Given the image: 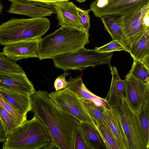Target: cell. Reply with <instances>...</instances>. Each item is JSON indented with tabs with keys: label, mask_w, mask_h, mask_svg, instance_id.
<instances>
[{
	"label": "cell",
	"mask_w": 149,
	"mask_h": 149,
	"mask_svg": "<svg viewBox=\"0 0 149 149\" xmlns=\"http://www.w3.org/2000/svg\"><path fill=\"white\" fill-rule=\"evenodd\" d=\"M31 111L44 125L51 141L59 149H74V139L80 122L59 107L47 91L39 90L31 96Z\"/></svg>",
	"instance_id": "1"
},
{
	"label": "cell",
	"mask_w": 149,
	"mask_h": 149,
	"mask_svg": "<svg viewBox=\"0 0 149 149\" xmlns=\"http://www.w3.org/2000/svg\"><path fill=\"white\" fill-rule=\"evenodd\" d=\"M88 31L62 26L41 38L37 55L40 60L74 52L89 43Z\"/></svg>",
	"instance_id": "2"
},
{
	"label": "cell",
	"mask_w": 149,
	"mask_h": 149,
	"mask_svg": "<svg viewBox=\"0 0 149 149\" xmlns=\"http://www.w3.org/2000/svg\"><path fill=\"white\" fill-rule=\"evenodd\" d=\"M51 141L44 125L34 115L7 135L3 149H46Z\"/></svg>",
	"instance_id": "3"
},
{
	"label": "cell",
	"mask_w": 149,
	"mask_h": 149,
	"mask_svg": "<svg viewBox=\"0 0 149 149\" xmlns=\"http://www.w3.org/2000/svg\"><path fill=\"white\" fill-rule=\"evenodd\" d=\"M50 26L49 20L44 17L11 19L0 26V44L41 38Z\"/></svg>",
	"instance_id": "4"
},
{
	"label": "cell",
	"mask_w": 149,
	"mask_h": 149,
	"mask_svg": "<svg viewBox=\"0 0 149 149\" xmlns=\"http://www.w3.org/2000/svg\"><path fill=\"white\" fill-rule=\"evenodd\" d=\"M112 52H102L84 47L74 52L57 56L53 59L56 68L64 71L83 70L86 67L104 64L111 65Z\"/></svg>",
	"instance_id": "5"
},
{
	"label": "cell",
	"mask_w": 149,
	"mask_h": 149,
	"mask_svg": "<svg viewBox=\"0 0 149 149\" xmlns=\"http://www.w3.org/2000/svg\"><path fill=\"white\" fill-rule=\"evenodd\" d=\"M119 21L126 49L129 53L132 44L149 30V4L127 14L120 16Z\"/></svg>",
	"instance_id": "6"
},
{
	"label": "cell",
	"mask_w": 149,
	"mask_h": 149,
	"mask_svg": "<svg viewBox=\"0 0 149 149\" xmlns=\"http://www.w3.org/2000/svg\"><path fill=\"white\" fill-rule=\"evenodd\" d=\"M126 138L128 149H147L139 116L124 97L116 107Z\"/></svg>",
	"instance_id": "7"
},
{
	"label": "cell",
	"mask_w": 149,
	"mask_h": 149,
	"mask_svg": "<svg viewBox=\"0 0 149 149\" xmlns=\"http://www.w3.org/2000/svg\"><path fill=\"white\" fill-rule=\"evenodd\" d=\"M149 4V0H95L90 9L95 16L101 18L109 15H124Z\"/></svg>",
	"instance_id": "8"
},
{
	"label": "cell",
	"mask_w": 149,
	"mask_h": 149,
	"mask_svg": "<svg viewBox=\"0 0 149 149\" xmlns=\"http://www.w3.org/2000/svg\"><path fill=\"white\" fill-rule=\"evenodd\" d=\"M49 94L59 107L74 116L80 122L93 124L81 99L76 95L66 89L53 92Z\"/></svg>",
	"instance_id": "9"
},
{
	"label": "cell",
	"mask_w": 149,
	"mask_h": 149,
	"mask_svg": "<svg viewBox=\"0 0 149 149\" xmlns=\"http://www.w3.org/2000/svg\"><path fill=\"white\" fill-rule=\"evenodd\" d=\"M123 81L124 97L138 114L143 106L149 102V82L143 81L129 72Z\"/></svg>",
	"instance_id": "10"
},
{
	"label": "cell",
	"mask_w": 149,
	"mask_h": 149,
	"mask_svg": "<svg viewBox=\"0 0 149 149\" xmlns=\"http://www.w3.org/2000/svg\"><path fill=\"white\" fill-rule=\"evenodd\" d=\"M12 3L8 12L24 15L32 18H40L55 13L54 6L38 1L10 0Z\"/></svg>",
	"instance_id": "11"
},
{
	"label": "cell",
	"mask_w": 149,
	"mask_h": 149,
	"mask_svg": "<svg viewBox=\"0 0 149 149\" xmlns=\"http://www.w3.org/2000/svg\"><path fill=\"white\" fill-rule=\"evenodd\" d=\"M41 38L5 45L3 48L2 53L8 58L13 61L23 58H38L37 52Z\"/></svg>",
	"instance_id": "12"
},
{
	"label": "cell",
	"mask_w": 149,
	"mask_h": 149,
	"mask_svg": "<svg viewBox=\"0 0 149 149\" xmlns=\"http://www.w3.org/2000/svg\"><path fill=\"white\" fill-rule=\"evenodd\" d=\"M0 87L30 96L36 92L25 72L0 73Z\"/></svg>",
	"instance_id": "13"
},
{
	"label": "cell",
	"mask_w": 149,
	"mask_h": 149,
	"mask_svg": "<svg viewBox=\"0 0 149 149\" xmlns=\"http://www.w3.org/2000/svg\"><path fill=\"white\" fill-rule=\"evenodd\" d=\"M100 107L104 123L117 140L121 149H128L126 138L117 108L111 107L108 109L102 105Z\"/></svg>",
	"instance_id": "14"
},
{
	"label": "cell",
	"mask_w": 149,
	"mask_h": 149,
	"mask_svg": "<svg viewBox=\"0 0 149 149\" xmlns=\"http://www.w3.org/2000/svg\"><path fill=\"white\" fill-rule=\"evenodd\" d=\"M54 8L58 21V26L83 30L78 19L77 7L72 2L63 1L55 4Z\"/></svg>",
	"instance_id": "15"
},
{
	"label": "cell",
	"mask_w": 149,
	"mask_h": 149,
	"mask_svg": "<svg viewBox=\"0 0 149 149\" xmlns=\"http://www.w3.org/2000/svg\"><path fill=\"white\" fill-rule=\"evenodd\" d=\"M0 94L3 98L21 113L26 115L32 109L30 95L0 87Z\"/></svg>",
	"instance_id": "16"
},
{
	"label": "cell",
	"mask_w": 149,
	"mask_h": 149,
	"mask_svg": "<svg viewBox=\"0 0 149 149\" xmlns=\"http://www.w3.org/2000/svg\"><path fill=\"white\" fill-rule=\"evenodd\" d=\"M66 89L71 92L79 98L91 101L97 105L101 104L102 98L94 95L86 86L82 81L81 76H78L73 78L70 77Z\"/></svg>",
	"instance_id": "17"
},
{
	"label": "cell",
	"mask_w": 149,
	"mask_h": 149,
	"mask_svg": "<svg viewBox=\"0 0 149 149\" xmlns=\"http://www.w3.org/2000/svg\"><path fill=\"white\" fill-rule=\"evenodd\" d=\"M129 53L134 60L141 61L149 69V30L132 44Z\"/></svg>",
	"instance_id": "18"
},
{
	"label": "cell",
	"mask_w": 149,
	"mask_h": 149,
	"mask_svg": "<svg viewBox=\"0 0 149 149\" xmlns=\"http://www.w3.org/2000/svg\"><path fill=\"white\" fill-rule=\"evenodd\" d=\"M120 15H109L100 18L105 29L111 36L112 40L118 42L127 52L123 32L119 24V19Z\"/></svg>",
	"instance_id": "19"
},
{
	"label": "cell",
	"mask_w": 149,
	"mask_h": 149,
	"mask_svg": "<svg viewBox=\"0 0 149 149\" xmlns=\"http://www.w3.org/2000/svg\"><path fill=\"white\" fill-rule=\"evenodd\" d=\"M112 75V79L109 91L105 98H104L109 106L112 108L117 107L120 103L124 97V91L118 87L117 76L118 73L115 67L109 66Z\"/></svg>",
	"instance_id": "20"
},
{
	"label": "cell",
	"mask_w": 149,
	"mask_h": 149,
	"mask_svg": "<svg viewBox=\"0 0 149 149\" xmlns=\"http://www.w3.org/2000/svg\"><path fill=\"white\" fill-rule=\"evenodd\" d=\"M93 149H107L104 141L97 127L93 124L80 122L79 125Z\"/></svg>",
	"instance_id": "21"
},
{
	"label": "cell",
	"mask_w": 149,
	"mask_h": 149,
	"mask_svg": "<svg viewBox=\"0 0 149 149\" xmlns=\"http://www.w3.org/2000/svg\"><path fill=\"white\" fill-rule=\"evenodd\" d=\"M80 99L94 125L97 126L99 124L105 123L100 106L96 105L93 102L91 101L84 99Z\"/></svg>",
	"instance_id": "22"
},
{
	"label": "cell",
	"mask_w": 149,
	"mask_h": 149,
	"mask_svg": "<svg viewBox=\"0 0 149 149\" xmlns=\"http://www.w3.org/2000/svg\"><path fill=\"white\" fill-rule=\"evenodd\" d=\"M147 149L149 148V102L144 105L137 114Z\"/></svg>",
	"instance_id": "23"
},
{
	"label": "cell",
	"mask_w": 149,
	"mask_h": 149,
	"mask_svg": "<svg viewBox=\"0 0 149 149\" xmlns=\"http://www.w3.org/2000/svg\"><path fill=\"white\" fill-rule=\"evenodd\" d=\"M96 127L104 141L107 149H121L117 140L105 123L99 124Z\"/></svg>",
	"instance_id": "24"
},
{
	"label": "cell",
	"mask_w": 149,
	"mask_h": 149,
	"mask_svg": "<svg viewBox=\"0 0 149 149\" xmlns=\"http://www.w3.org/2000/svg\"><path fill=\"white\" fill-rule=\"evenodd\" d=\"M129 72L143 81L149 82V69L139 61L134 60Z\"/></svg>",
	"instance_id": "25"
},
{
	"label": "cell",
	"mask_w": 149,
	"mask_h": 149,
	"mask_svg": "<svg viewBox=\"0 0 149 149\" xmlns=\"http://www.w3.org/2000/svg\"><path fill=\"white\" fill-rule=\"evenodd\" d=\"M22 68L0 52V73H20L24 72Z\"/></svg>",
	"instance_id": "26"
},
{
	"label": "cell",
	"mask_w": 149,
	"mask_h": 149,
	"mask_svg": "<svg viewBox=\"0 0 149 149\" xmlns=\"http://www.w3.org/2000/svg\"><path fill=\"white\" fill-rule=\"evenodd\" d=\"M0 106L9 113L14 119L17 127L21 125L27 119L26 115L21 113L6 101L0 94Z\"/></svg>",
	"instance_id": "27"
},
{
	"label": "cell",
	"mask_w": 149,
	"mask_h": 149,
	"mask_svg": "<svg viewBox=\"0 0 149 149\" xmlns=\"http://www.w3.org/2000/svg\"><path fill=\"white\" fill-rule=\"evenodd\" d=\"M0 118L7 134L12 133L17 127L11 114L0 106Z\"/></svg>",
	"instance_id": "28"
},
{
	"label": "cell",
	"mask_w": 149,
	"mask_h": 149,
	"mask_svg": "<svg viewBox=\"0 0 149 149\" xmlns=\"http://www.w3.org/2000/svg\"><path fill=\"white\" fill-rule=\"evenodd\" d=\"M74 149H93L79 125L75 135Z\"/></svg>",
	"instance_id": "29"
},
{
	"label": "cell",
	"mask_w": 149,
	"mask_h": 149,
	"mask_svg": "<svg viewBox=\"0 0 149 149\" xmlns=\"http://www.w3.org/2000/svg\"><path fill=\"white\" fill-rule=\"evenodd\" d=\"M77 10L78 19L82 29L88 31L90 26L89 13L91 9L84 10L77 7Z\"/></svg>",
	"instance_id": "30"
},
{
	"label": "cell",
	"mask_w": 149,
	"mask_h": 149,
	"mask_svg": "<svg viewBox=\"0 0 149 149\" xmlns=\"http://www.w3.org/2000/svg\"><path fill=\"white\" fill-rule=\"evenodd\" d=\"M94 49L102 52H110L122 50L125 51L124 48L122 45L116 40H111L110 42L102 46L96 47Z\"/></svg>",
	"instance_id": "31"
},
{
	"label": "cell",
	"mask_w": 149,
	"mask_h": 149,
	"mask_svg": "<svg viewBox=\"0 0 149 149\" xmlns=\"http://www.w3.org/2000/svg\"><path fill=\"white\" fill-rule=\"evenodd\" d=\"M69 74L68 72H65L57 77L54 83V87L56 91L64 89L66 88L68 84V81L65 80V77Z\"/></svg>",
	"instance_id": "32"
},
{
	"label": "cell",
	"mask_w": 149,
	"mask_h": 149,
	"mask_svg": "<svg viewBox=\"0 0 149 149\" xmlns=\"http://www.w3.org/2000/svg\"><path fill=\"white\" fill-rule=\"evenodd\" d=\"M7 136L6 129L0 118V142H4Z\"/></svg>",
	"instance_id": "33"
},
{
	"label": "cell",
	"mask_w": 149,
	"mask_h": 149,
	"mask_svg": "<svg viewBox=\"0 0 149 149\" xmlns=\"http://www.w3.org/2000/svg\"><path fill=\"white\" fill-rule=\"evenodd\" d=\"M29 1H38L54 6L57 3L68 0H26Z\"/></svg>",
	"instance_id": "34"
},
{
	"label": "cell",
	"mask_w": 149,
	"mask_h": 149,
	"mask_svg": "<svg viewBox=\"0 0 149 149\" xmlns=\"http://www.w3.org/2000/svg\"><path fill=\"white\" fill-rule=\"evenodd\" d=\"M3 8V6L1 5L0 1V14L2 11Z\"/></svg>",
	"instance_id": "35"
},
{
	"label": "cell",
	"mask_w": 149,
	"mask_h": 149,
	"mask_svg": "<svg viewBox=\"0 0 149 149\" xmlns=\"http://www.w3.org/2000/svg\"><path fill=\"white\" fill-rule=\"evenodd\" d=\"M78 2L80 3L83 2L87 0H76Z\"/></svg>",
	"instance_id": "36"
},
{
	"label": "cell",
	"mask_w": 149,
	"mask_h": 149,
	"mask_svg": "<svg viewBox=\"0 0 149 149\" xmlns=\"http://www.w3.org/2000/svg\"><path fill=\"white\" fill-rule=\"evenodd\" d=\"M8 0L10 1V0Z\"/></svg>",
	"instance_id": "37"
}]
</instances>
